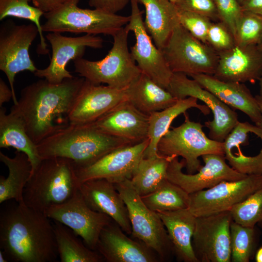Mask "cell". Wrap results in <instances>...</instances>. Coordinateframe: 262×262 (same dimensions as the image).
<instances>
[{"label":"cell","instance_id":"5bb4252c","mask_svg":"<svg viewBox=\"0 0 262 262\" xmlns=\"http://www.w3.org/2000/svg\"><path fill=\"white\" fill-rule=\"evenodd\" d=\"M130 20L126 27L133 33L135 37V43L131 48V56L142 73L166 89L173 73L162 50L153 43L146 30L142 18L143 12L140 10L138 3L135 0H130Z\"/></svg>","mask_w":262,"mask_h":262},{"label":"cell","instance_id":"7c38bea8","mask_svg":"<svg viewBox=\"0 0 262 262\" xmlns=\"http://www.w3.org/2000/svg\"><path fill=\"white\" fill-rule=\"evenodd\" d=\"M262 187V175L224 180L211 188L190 194L188 209L196 217L230 211L234 206Z\"/></svg>","mask_w":262,"mask_h":262},{"label":"cell","instance_id":"ac0fdd59","mask_svg":"<svg viewBox=\"0 0 262 262\" xmlns=\"http://www.w3.org/2000/svg\"><path fill=\"white\" fill-rule=\"evenodd\" d=\"M143 142L115 149L88 167L76 169L79 184L88 180L105 179L114 183L131 180L148 146Z\"/></svg>","mask_w":262,"mask_h":262},{"label":"cell","instance_id":"e0dca14e","mask_svg":"<svg viewBox=\"0 0 262 262\" xmlns=\"http://www.w3.org/2000/svg\"><path fill=\"white\" fill-rule=\"evenodd\" d=\"M46 38L52 49L50 63L44 69H37L33 74L53 84L60 83L74 77L66 69L69 61L83 58L87 48L100 49L103 43L100 37L89 34L68 37L60 33L50 32L46 34Z\"/></svg>","mask_w":262,"mask_h":262},{"label":"cell","instance_id":"d6a6232c","mask_svg":"<svg viewBox=\"0 0 262 262\" xmlns=\"http://www.w3.org/2000/svg\"><path fill=\"white\" fill-rule=\"evenodd\" d=\"M175 156H165L158 153L156 155L143 158L131 180L140 196L148 194L155 189L166 179L171 160Z\"/></svg>","mask_w":262,"mask_h":262},{"label":"cell","instance_id":"7dc6e473","mask_svg":"<svg viewBox=\"0 0 262 262\" xmlns=\"http://www.w3.org/2000/svg\"><path fill=\"white\" fill-rule=\"evenodd\" d=\"M255 97L259 104L262 115L261 123L260 128H261L262 131V136L261 137V139L262 141V100L260 98L258 95L256 96Z\"/></svg>","mask_w":262,"mask_h":262},{"label":"cell","instance_id":"7a4b0ae2","mask_svg":"<svg viewBox=\"0 0 262 262\" xmlns=\"http://www.w3.org/2000/svg\"><path fill=\"white\" fill-rule=\"evenodd\" d=\"M84 80L73 77L53 84L43 79L22 89L11 111L21 118L36 145L69 122L68 115Z\"/></svg>","mask_w":262,"mask_h":262},{"label":"cell","instance_id":"3957f363","mask_svg":"<svg viewBox=\"0 0 262 262\" xmlns=\"http://www.w3.org/2000/svg\"><path fill=\"white\" fill-rule=\"evenodd\" d=\"M133 145L91 123L69 122L36 145L41 159L62 157L73 161L76 169L92 164L109 152Z\"/></svg>","mask_w":262,"mask_h":262},{"label":"cell","instance_id":"d590c367","mask_svg":"<svg viewBox=\"0 0 262 262\" xmlns=\"http://www.w3.org/2000/svg\"><path fill=\"white\" fill-rule=\"evenodd\" d=\"M230 234L231 261L248 262L253 249L254 228L243 226L232 220Z\"/></svg>","mask_w":262,"mask_h":262},{"label":"cell","instance_id":"d4e9b609","mask_svg":"<svg viewBox=\"0 0 262 262\" xmlns=\"http://www.w3.org/2000/svg\"><path fill=\"white\" fill-rule=\"evenodd\" d=\"M157 213L167 230L174 255L177 260L198 262L192 241L196 217L188 209Z\"/></svg>","mask_w":262,"mask_h":262},{"label":"cell","instance_id":"816d5d0a","mask_svg":"<svg viewBox=\"0 0 262 262\" xmlns=\"http://www.w3.org/2000/svg\"><path fill=\"white\" fill-rule=\"evenodd\" d=\"M259 45V46L260 47L262 51V41L261 43L259 45Z\"/></svg>","mask_w":262,"mask_h":262},{"label":"cell","instance_id":"f907efd6","mask_svg":"<svg viewBox=\"0 0 262 262\" xmlns=\"http://www.w3.org/2000/svg\"><path fill=\"white\" fill-rule=\"evenodd\" d=\"M259 81H260V95L258 96L260 97V98L262 100V75Z\"/></svg>","mask_w":262,"mask_h":262},{"label":"cell","instance_id":"44dd1931","mask_svg":"<svg viewBox=\"0 0 262 262\" xmlns=\"http://www.w3.org/2000/svg\"><path fill=\"white\" fill-rule=\"evenodd\" d=\"M213 76L229 82L254 83L262 75V51L259 45H238L218 52Z\"/></svg>","mask_w":262,"mask_h":262},{"label":"cell","instance_id":"f546056e","mask_svg":"<svg viewBox=\"0 0 262 262\" xmlns=\"http://www.w3.org/2000/svg\"><path fill=\"white\" fill-rule=\"evenodd\" d=\"M197 99L189 97L179 99L174 105L149 115L148 138L149 143L146 149L144 158H148L158 154L157 145L161 138L168 131L172 121L179 115L186 113L192 108L198 109L205 115L210 109L206 105L197 103Z\"/></svg>","mask_w":262,"mask_h":262},{"label":"cell","instance_id":"8992f818","mask_svg":"<svg viewBox=\"0 0 262 262\" xmlns=\"http://www.w3.org/2000/svg\"><path fill=\"white\" fill-rule=\"evenodd\" d=\"M80 0H68L44 15L43 32H69L113 36L130 21V16H123L103 10L82 9L78 6Z\"/></svg>","mask_w":262,"mask_h":262},{"label":"cell","instance_id":"9a60e30c","mask_svg":"<svg viewBox=\"0 0 262 262\" xmlns=\"http://www.w3.org/2000/svg\"><path fill=\"white\" fill-rule=\"evenodd\" d=\"M229 211L196 217L192 237L198 262L231 261Z\"/></svg>","mask_w":262,"mask_h":262},{"label":"cell","instance_id":"8fae6325","mask_svg":"<svg viewBox=\"0 0 262 262\" xmlns=\"http://www.w3.org/2000/svg\"><path fill=\"white\" fill-rule=\"evenodd\" d=\"M166 89L178 100L192 97L205 103L213 115L212 120L205 122L209 138L213 140L223 142L239 122L234 110L184 73H173Z\"/></svg>","mask_w":262,"mask_h":262},{"label":"cell","instance_id":"7bdbcfd3","mask_svg":"<svg viewBox=\"0 0 262 262\" xmlns=\"http://www.w3.org/2000/svg\"><path fill=\"white\" fill-rule=\"evenodd\" d=\"M130 0H89V4L95 9L116 14L122 10Z\"/></svg>","mask_w":262,"mask_h":262},{"label":"cell","instance_id":"7402d4cb","mask_svg":"<svg viewBox=\"0 0 262 262\" xmlns=\"http://www.w3.org/2000/svg\"><path fill=\"white\" fill-rule=\"evenodd\" d=\"M79 190L92 210L108 215L127 234H131L127 206L114 183L105 179L90 180L81 183Z\"/></svg>","mask_w":262,"mask_h":262},{"label":"cell","instance_id":"5b68a950","mask_svg":"<svg viewBox=\"0 0 262 262\" xmlns=\"http://www.w3.org/2000/svg\"><path fill=\"white\" fill-rule=\"evenodd\" d=\"M130 31L126 26L113 36V44L105 57L98 61L83 58L74 61L75 72L96 84L126 89L141 74L128 48Z\"/></svg>","mask_w":262,"mask_h":262},{"label":"cell","instance_id":"52a82bcc","mask_svg":"<svg viewBox=\"0 0 262 262\" xmlns=\"http://www.w3.org/2000/svg\"><path fill=\"white\" fill-rule=\"evenodd\" d=\"M114 184L127 206L132 237L153 249L162 261L168 260L174 255L172 246L158 213L145 205L130 180Z\"/></svg>","mask_w":262,"mask_h":262},{"label":"cell","instance_id":"277c9868","mask_svg":"<svg viewBox=\"0 0 262 262\" xmlns=\"http://www.w3.org/2000/svg\"><path fill=\"white\" fill-rule=\"evenodd\" d=\"M76 168L71 160L43 159L32 173L23 192L28 206L42 212L72 197L79 189Z\"/></svg>","mask_w":262,"mask_h":262},{"label":"cell","instance_id":"4316f807","mask_svg":"<svg viewBox=\"0 0 262 262\" xmlns=\"http://www.w3.org/2000/svg\"><path fill=\"white\" fill-rule=\"evenodd\" d=\"M146 10V29L156 47L162 50L179 24V12L169 0H135Z\"/></svg>","mask_w":262,"mask_h":262},{"label":"cell","instance_id":"f6af8a7d","mask_svg":"<svg viewBox=\"0 0 262 262\" xmlns=\"http://www.w3.org/2000/svg\"><path fill=\"white\" fill-rule=\"evenodd\" d=\"M241 6L243 11L262 15V0H244Z\"/></svg>","mask_w":262,"mask_h":262},{"label":"cell","instance_id":"8d00e7d4","mask_svg":"<svg viewBox=\"0 0 262 262\" xmlns=\"http://www.w3.org/2000/svg\"><path fill=\"white\" fill-rule=\"evenodd\" d=\"M229 212L232 220L243 226L254 228L262 224V187L234 206Z\"/></svg>","mask_w":262,"mask_h":262},{"label":"cell","instance_id":"f5cc1de1","mask_svg":"<svg viewBox=\"0 0 262 262\" xmlns=\"http://www.w3.org/2000/svg\"><path fill=\"white\" fill-rule=\"evenodd\" d=\"M170 1H171L172 2L175 3L177 0H169Z\"/></svg>","mask_w":262,"mask_h":262},{"label":"cell","instance_id":"6da1fadb","mask_svg":"<svg viewBox=\"0 0 262 262\" xmlns=\"http://www.w3.org/2000/svg\"><path fill=\"white\" fill-rule=\"evenodd\" d=\"M24 202L0 211V249L13 262H53L58 256L53 224Z\"/></svg>","mask_w":262,"mask_h":262},{"label":"cell","instance_id":"f35d334b","mask_svg":"<svg viewBox=\"0 0 262 262\" xmlns=\"http://www.w3.org/2000/svg\"><path fill=\"white\" fill-rule=\"evenodd\" d=\"M178 12L180 24L195 37L207 44L208 31L213 21L195 13L180 10Z\"/></svg>","mask_w":262,"mask_h":262},{"label":"cell","instance_id":"1f68e13d","mask_svg":"<svg viewBox=\"0 0 262 262\" xmlns=\"http://www.w3.org/2000/svg\"><path fill=\"white\" fill-rule=\"evenodd\" d=\"M54 221L57 251L61 262H101L104 260L97 251L84 244L71 229Z\"/></svg>","mask_w":262,"mask_h":262},{"label":"cell","instance_id":"ee69618b","mask_svg":"<svg viewBox=\"0 0 262 262\" xmlns=\"http://www.w3.org/2000/svg\"><path fill=\"white\" fill-rule=\"evenodd\" d=\"M68 0H31L34 6L44 13L53 11Z\"/></svg>","mask_w":262,"mask_h":262},{"label":"cell","instance_id":"f1b7e54d","mask_svg":"<svg viewBox=\"0 0 262 262\" xmlns=\"http://www.w3.org/2000/svg\"><path fill=\"white\" fill-rule=\"evenodd\" d=\"M14 147L25 153L32 165V173L42 159L36 145L28 135L24 122L15 113H6L3 107L0 109V147Z\"/></svg>","mask_w":262,"mask_h":262},{"label":"cell","instance_id":"836d02e7","mask_svg":"<svg viewBox=\"0 0 262 262\" xmlns=\"http://www.w3.org/2000/svg\"><path fill=\"white\" fill-rule=\"evenodd\" d=\"M145 205L155 212L188 209L190 194L167 179L153 192L141 196Z\"/></svg>","mask_w":262,"mask_h":262},{"label":"cell","instance_id":"bcb514c9","mask_svg":"<svg viewBox=\"0 0 262 262\" xmlns=\"http://www.w3.org/2000/svg\"><path fill=\"white\" fill-rule=\"evenodd\" d=\"M13 94L10 88L5 83L4 81L0 79V106L8 102L11 98H13Z\"/></svg>","mask_w":262,"mask_h":262},{"label":"cell","instance_id":"83f0119b","mask_svg":"<svg viewBox=\"0 0 262 262\" xmlns=\"http://www.w3.org/2000/svg\"><path fill=\"white\" fill-rule=\"evenodd\" d=\"M126 90L127 99L147 115L166 109L178 100L166 89L142 72Z\"/></svg>","mask_w":262,"mask_h":262},{"label":"cell","instance_id":"ba28073f","mask_svg":"<svg viewBox=\"0 0 262 262\" xmlns=\"http://www.w3.org/2000/svg\"><path fill=\"white\" fill-rule=\"evenodd\" d=\"M183 114L184 122L168 131L159 141L157 150L162 155L182 157L187 174H194L202 166L200 157L209 154L224 156V144L208 137L202 124Z\"/></svg>","mask_w":262,"mask_h":262},{"label":"cell","instance_id":"c3c4849f","mask_svg":"<svg viewBox=\"0 0 262 262\" xmlns=\"http://www.w3.org/2000/svg\"><path fill=\"white\" fill-rule=\"evenodd\" d=\"M255 260L257 262H262V247L257 251L255 256Z\"/></svg>","mask_w":262,"mask_h":262},{"label":"cell","instance_id":"484cf974","mask_svg":"<svg viewBox=\"0 0 262 262\" xmlns=\"http://www.w3.org/2000/svg\"><path fill=\"white\" fill-rule=\"evenodd\" d=\"M249 133H253L260 138L262 136L259 127L239 121L223 142L224 157L230 166L240 173L262 175V148L254 156L246 155L241 149V146L247 142Z\"/></svg>","mask_w":262,"mask_h":262},{"label":"cell","instance_id":"ffe728a7","mask_svg":"<svg viewBox=\"0 0 262 262\" xmlns=\"http://www.w3.org/2000/svg\"><path fill=\"white\" fill-rule=\"evenodd\" d=\"M113 220L102 230L96 251L108 262H159L158 254L141 241L130 238Z\"/></svg>","mask_w":262,"mask_h":262},{"label":"cell","instance_id":"d6986e66","mask_svg":"<svg viewBox=\"0 0 262 262\" xmlns=\"http://www.w3.org/2000/svg\"><path fill=\"white\" fill-rule=\"evenodd\" d=\"M126 89L96 84L85 79L68 115L69 122H95L117 104L127 99Z\"/></svg>","mask_w":262,"mask_h":262},{"label":"cell","instance_id":"9c48e42d","mask_svg":"<svg viewBox=\"0 0 262 262\" xmlns=\"http://www.w3.org/2000/svg\"><path fill=\"white\" fill-rule=\"evenodd\" d=\"M173 73L188 76L213 75L218 52L193 36L180 23L176 27L162 49Z\"/></svg>","mask_w":262,"mask_h":262},{"label":"cell","instance_id":"2e32d148","mask_svg":"<svg viewBox=\"0 0 262 262\" xmlns=\"http://www.w3.org/2000/svg\"><path fill=\"white\" fill-rule=\"evenodd\" d=\"M204 165L194 174H185L183 159L178 157L170 162L167 171V179L178 185L189 194L211 188L224 180H236L247 175L240 173L229 165L224 155L209 154L201 156Z\"/></svg>","mask_w":262,"mask_h":262},{"label":"cell","instance_id":"4fadbf2b","mask_svg":"<svg viewBox=\"0 0 262 262\" xmlns=\"http://www.w3.org/2000/svg\"><path fill=\"white\" fill-rule=\"evenodd\" d=\"M44 213L49 218L71 229L89 248L96 251L102 230L113 221L108 215L92 210L79 189L70 199L51 206Z\"/></svg>","mask_w":262,"mask_h":262},{"label":"cell","instance_id":"681fc988","mask_svg":"<svg viewBox=\"0 0 262 262\" xmlns=\"http://www.w3.org/2000/svg\"><path fill=\"white\" fill-rule=\"evenodd\" d=\"M8 260H7L6 256L5 255L3 252L0 249V262H7Z\"/></svg>","mask_w":262,"mask_h":262},{"label":"cell","instance_id":"603a6c76","mask_svg":"<svg viewBox=\"0 0 262 262\" xmlns=\"http://www.w3.org/2000/svg\"><path fill=\"white\" fill-rule=\"evenodd\" d=\"M100 130L130 141L132 144L148 138L149 115L128 99L123 100L94 122Z\"/></svg>","mask_w":262,"mask_h":262},{"label":"cell","instance_id":"ab89813d","mask_svg":"<svg viewBox=\"0 0 262 262\" xmlns=\"http://www.w3.org/2000/svg\"><path fill=\"white\" fill-rule=\"evenodd\" d=\"M207 44L218 52L229 49L236 45L232 33L221 21L212 22L207 33Z\"/></svg>","mask_w":262,"mask_h":262},{"label":"cell","instance_id":"b9f144b4","mask_svg":"<svg viewBox=\"0 0 262 262\" xmlns=\"http://www.w3.org/2000/svg\"><path fill=\"white\" fill-rule=\"evenodd\" d=\"M175 4L178 10L195 13L213 21H219L213 0H177Z\"/></svg>","mask_w":262,"mask_h":262},{"label":"cell","instance_id":"cb8c5ba5","mask_svg":"<svg viewBox=\"0 0 262 262\" xmlns=\"http://www.w3.org/2000/svg\"><path fill=\"white\" fill-rule=\"evenodd\" d=\"M190 76L227 105L245 113L260 127L262 115L257 100L243 83L224 82L205 74Z\"/></svg>","mask_w":262,"mask_h":262},{"label":"cell","instance_id":"30bf717a","mask_svg":"<svg viewBox=\"0 0 262 262\" xmlns=\"http://www.w3.org/2000/svg\"><path fill=\"white\" fill-rule=\"evenodd\" d=\"M39 31L33 23L16 25L11 20L1 24L0 28V69L6 75L16 104L14 82L16 75L27 70L34 73L37 69L30 58L29 49Z\"/></svg>","mask_w":262,"mask_h":262},{"label":"cell","instance_id":"e575fe53","mask_svg":"<svg viewBox=\"0 0 262 262\" xmlns=\"http://www.w3.org/2000/svg\"><path fill=\"white\" fill-rule=\"evenodd\" d=\"M31 0H0V20L8 16H13L31 21L38 28L40 43L37 52L40 54L49 52L40 19L44 12L39 8L29 4Z\"/></svg>","mask_w":262,"mask_h":262},{"label":"cell","instance_id":"4dcf8cb0","mask_svg":"<svg viewBox=\"0 0 262 262\" xmlns=\"http://www.w3.org/2000/svg\"><path fill=\"white\" fill-rule=\"evenodd\" d=\"M0 161L8 168V175L0 176V203L14 199L24 202L23 192L32 174V165L27 155L16 150L10 158L0 152Z\"/></svg>","mask_w":262,"mask_h":262},{"label":"cell","instance_id":"db71d44e","mask_svg":"<svg viewBox=\"0 0 262 262\" xmlns=\"http://www.w3.org/2000/svg\"><path fill=\"white\" fill-rule=\"evenodd\" d=\"M239 3L241 4L244 0H238Z\"/></svg>","mask_w":262,"mask_h":262},{"label":"cell","instance_id":"74e56055","mask_svg":"<svg viewBox=\"0 0 262 262\" xmlns=\"http://www.w3.org/2000/svg\"><path fill=\"white\" fill-rule=\"evenodd\" d=\"M235 40L238 45H259L262 41V15L243 11Z\"/></svg>","mask_w":262,"mask_h":262},{"label":"cell","instance_id":"60d3db41","mask_svg":"<svg viewBox=\"0 0 262 262\" xmlns=\"http://www.w3.org/2000/svg\"><path fill=\"white\" fill-rule=\"evenodd\" d=\"M219 21L223 22L231 31L234 38L243 10L238 0H213Z\"/></svg>","mask_w":262,"mask_h":262}]
</instances>
